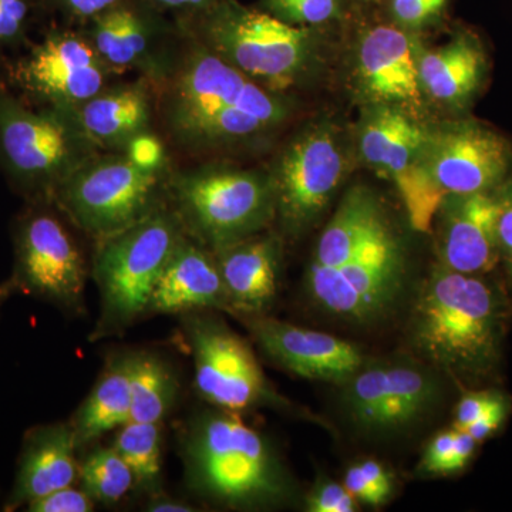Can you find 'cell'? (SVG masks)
I'll use <instances>...</instances> for the list:
<instances>
[{"label": "cell", "mask_w": 512, "mask_h": 512, "mask_svg": "<svg viewBox=\"0 0 512 512\" xmlns=\"http://www.w3.org/2000/svg\"><path fill=\"white\" fill-rule=\"evenodd\" d=\"M406 281L402 235L376 194L352 188L316 244L305 281L309 298L335 318L370 325L396 308Z\"/></svg>", "instance_id": "cell-1"}, {"label": "cell", "mask_w": 512, "mask_h": 512, "mask_svg": "<svg viewBox=\"0 0 512 512\" xmlns=\"http://www.w3.org/2000/svg\"><path fill=\"white\" fill-rule=\"evenodd\" d=\"M188 488L234 510H272L298 497V485L268 437L227 410L192 414L180 436Z\"/></svg>", "instance_id": "cell-2"}, {"label": "cell", "mask_w": 512, "mask_h": 512, "mask_svg": "<svg viewBox=\"0 0 512 512\" xmlns=\"http://www.w3.org/2000/svg\"><path fill=\"white\" fill-rule=\"evenodd\" d=\"M510 319V303L485 275L440 265L420 289L412 339L421 355L451 375L481 380L497 372Z\"/></svg>", "instance_id": "cell-3"}, {"label": "cell", "mask_w": 512, "mask_h": 512, "mask_svg": "<svg viewBox=\"0 0 512 512\" xmlns=\"http://www.w3.org/2000/svg\"><path fill=\"white\" fill-rule=\"evenodd\" d=\"M168 130L183 146L251 140L284 123L288 106L208 47L188 53L164 94Z\"/></svg>", "instance_id": "cell-4"}, {"label": "cell", "mask_w": 512, "mask_h": 512, "mask_svg": "<svg viewBox=\"0 0 512 512\" xmlns=\"http://www.w3.org/2000/svg\"><path fill=\"white\" fill-rule=\"evenodd\" d=\"M184 235L177 214L157 208L133 227L97 242L93 278L100 312L92 340L123 335L147 315L158 276Z\"/></svg>", "instance_id": "cell-5"}, {"label": "cell", "mask_w": 512, "mask_h": 512, "mask_svg": "<svg viewBox=\"0 0 512 512\" xmlns=\"http://www.w3.org/2000/svg\"><path fill=\"white\" fill-rule=\"evenodd\" d=\"M74 111L29 104L0 89V163L29 201L52 202L60 184L93 158Z\"/></svg>", "instance_id": "cell-6"}, {"label": "cell", "mask_w": 512, "mask_h": 512, "mask_svg": "<svg viewBox=\"0 0 512 512\" xmlns=\"http://www.w3.org/2000/svg\"><path fill=\"white\" fill-rule=\"evenodd\" d=\"M205 47L269 92L291 89L311 69L318 29L289 25L265 10L225 0L202 25Z\"/></svg>", "instance_id": "cell-7"}, {"label": "cell", "mask_w": 512, "mask_h": 512, "mask_svg": "<svg viewBox=\"0 0 512 512\" xmlns=\"http://www.w3.org/2000/svg\"><path fill=\"white\" fill-rule=\"evenodd\" d=\"M173 191L185 234L211 252L254 237L276 214L272 178L254 171H195L180 175Z\"/></svg>", "instance_id": "cell-8"}, {"label": "cell", "mask_w": 512, "mask_h": 512, "mask_svg": "<svg viewBox=\"0 0 512 512\" xmlns=\"http://www.w3.org/2000/svg\"><path fill=\"white\" fill-rule=\"evenodd\" d=\"M49 201H29L12 225L13 268L3 285L64 315L84 309L87 266L72 232Z\"/></svg>", "instance_id": "cell-9"}, {"label": "cell", "mask_w": 512, "mask_h": 512, "mask_svg": "<svg viewBox=\"0 0 512 512\" xmlns=\"http://www.w3.org/2000/svg\"><path fill=\"white\" fill-rule=\"evenodd\" d=\"M194 359L195 389L210 406L232 413L289 410L293 404L276 392L247 340L208 311L181 316Z\"/></svg>", "instance_id": "cell-10"}, {"label": "cell", "mask_w": 512, "mask_h": 512, "mask_svg": "<svg viewBox=\"0 0 512 512\" xmlns=\"http://www.w3.org/2000/svg\"><path fill=\"white\" fill-rule=\"evenodd\" d=\"M158 183V171L143 170L127 156L92 158L57 187L52 202L100 242L157 210Z\"/></svg>", "instance_id": "cell-11"}, {"label": "cell", "mask_w": 512, "mask_h": 512, "mask_svg": "<svg viewBox=\"0 0 512 512\" xmlns=\"http://www.w3.org/2000/svg\"><path fill=\"white\" fill-rule=\"evenodd\" d=\"M430 128L399 107L370 106L359 130L365 163L399 191L413 228L430 232L443 192L430 180L426 150Z\"/></svg>", "instance_id": "cell-12"}, {"label": "cell", "mask_w": 512, "mask_h": 512, "mask_svg": "<svg viewBox=\"0 0 512 512\" xmlns=\"http://www.w3.org/2000/svg\"><path fill=\"white\" fill-rule=\"evenodd\" d=\"M336 131L318 124L299 134L279 158L272 184L275 211L289 235L302 234L325 211L346 175Z\"/></svg>", "instance_id": "cell-13"}, {"label": "cell", "mask_w": 512, "mask_h": 512, "mask_svg": "<svg viewBox=\"0 0 512 512\" xmlns=\"http://www.w3.org/2000/svg\"><path fill=\"white\" fill-rule=\"evenodd\" d=\"M426 168L444 197L498 191L512 177V143L480 121H450L430 128Z\"/></svg>", "instance_id": "cell-14"}, {"label": "cell", "mask_w": 512, "mask_h": 512, "mask_svg": "<svg viewBox=\"0 0 512 512\" xmlns=\"http://www.w3.org/2000/svg\"><path fill=\"white\" fill-rule=\"evenodd\" d=\"M109 70L92 43L76 33L55 32L20 57L12 80L30 99L74 111L103 92Z\"/></svg>", "instance_id": "cell-15"}, {"label": "cell", "mask_w": 512, "mask_h": 512, "mask_svg": "<svg viewBox=\"0 0 512 512\" xmlns=\"http://www.w3.org/2000/svg\"><path fill=\"white\" fill-rule=\"evenodd\" d=\"M439 397L433 377L402 363L363 366L345 383L346 413L365 433L389 434L413 426Z\"/></svg>", "instance_id": "cell-16"}, {"label": "cell", "mask_w": 512, "mask_h": 512, "mask_svg": "<svg viewBox=\"0 0 512 512\" xmlns=\"http://www.w3.org/2000/svg\"><path fill=\"white\" fill-rule=\"evenodd\" d=\"M412 32L379 23L366 29L357 43L356 79L370 106L399 107L420 119L424 92L419 55Z\"/></svg>", "instance_id": "cell-17"}, {"label": "cell", "mask_w": 512, "mask_h": 512, "mask_svg": "<svg viewBox=\"0 0 512 512\" xmlns=\"http://www.w3.org/2000/svg\"><path fill=\"white\" fill-rule=\"evenodd\" d=\"M259 348L275 363L305 379L345 384L366 365L355 343L262 315L242 316Z\"/></svg>", "instance_id": "cell-18"}, {"label": "cell", "mask_w": 512, "mask_h": 512, "mask_svg": "<svg viewBox=\"0 0 512 512\" xmlns=\"http://www.w3.org/2000/svg\"><path fill=\"white\" fill-rule=\"evenodd\" d=\"M498 191L447 195L436 214L440 261L461 274L487 275L501 261Z\"/></svg>", "instance_id": "cell-19"}, {"label": "cell", "mask_w": 512, "mask_h": 512, "mask_svg": "<svg viewBox=\"0 0 512 512\" xmlns=\"http://www.w3.org/2000/svg\"><path fill=\"white\" fill-rule=\"evenodd\" d=\"M76 434L70 421L37 424L23 436L12 488L3 511L25 510L37 498L74 485L79 478Z\"/></svg>", "instance_id": "cell-20"}, {"label": "cell", "mask_w": 512, "mask_h": 512, "mask_svg": "<svg viewBox=\"0 0 512 512\" xmlns=\"http://www.w3.org/2000/svg\"><path fill=\"white\" fill-rule=\"evenodd\" d=\"M201 311L231 308L214 254L185 234L158 276L147 313L183 316Z\"/></svg>", "instance_id": "cell-21"}, {"label": "cell", "mask_w": 512, "mask_h": 512, "mask_svg": "<svg viewBox=\"0 0 512 512\" xmlns=\"http://www.w3.org/2000/svg\"><path fill=\"white\" fill-rule=\"evenodd\" d=\"M490 59L481 37L460 29L450 42L419 55V77L424 96L451 110H464L483 92Z\"/></svg>", "instance_id": "cell-22"}, {"label": "cell", "mask_w": 512, "mask_h": 512, "mask_svg": "<svg viewBox=\"0 0 512 512\" xmlns=\"http://www.w3.org/2000/svg\"><path fill=\"white\" fill-rule=\"evenodd\" d=\"M212 254L227 289L231 312L262 315L274 303L281 265L278 239L254 235Z\"/></svg>", "instance_id": "cell-23"}, {"label": "cell", "mask_w": 512, "mask_h": 512, "mask_svg": "<svg viewBox=\"0 0 512 512\" xmlns=\"http://www.w3.org/2000/svg\"><path fill=\"white\" fill-rule=\"evenodd\" d=\"M74 116L94 144L127 147L150 127V97L138 86L103 90L77 107Z\"/></svg>", "instance_id": "cell-24"}, {"label": "cell", "mask_w": 512, "mask_h": 512, "mask_svg": "<svg viewBox=\"0 0 512 512\" xmlns=\"http://www.w3.org/2000/svg\"><path fill=\"white\" fill-rule=\"evenodd\" d=\"M130 353L110 357L92 392L74 412L70 424L77 447L92 446L130 421Z\"/></svg>", "instance_id": "cell-25"}, {"label": "cell", "mask_w": 512, "mask_h": 512, "mask_svg": "<svg viewBox=\"0 0 512 512\" xmlns=\"http://www.w3.org/2000/svg\"><path fill=\"white\" fill-rule=\"evenodd\" d=\"M130 421L163 423L177 402L180 383L164 357L153 352L130 353Z\"/></svg>", "instance_id": "cell-26"}, {"label": "cell", "mask_w": 512, "mask_h": 512, "mask_svg": "<svg viewBox=\"0 0 512 512\" xmlns=\"http://www.w3.org/2000/svg\"><path fill=\"white\" fill-rule=\"evenodd\" d=\"M93 19L92 45L107 66L127 69L146 59L150 29L138 13L117 5Z\"/></svg>", "instance_id": "cell-27"}, {"label": "cell", "mask_w": 512, "mask_h": 512, "mask_svg": "<svg viewBox=\"0 0 512 512\" xmlns=\"http://www.w3.org/2000/svg\"><path fill=\"white\" fill-rule=\"evenodd\" d=\"M113 447L134 476V487L144 493L161 494L163 478V427L161 423L128 421L121 426Z\"/></svg>", "instance_id": "cell-28"}, {"label": "cell", "mask_w": 512, "mask_h": 512, "mask_svg": "<svg viewBox=\"0 0 512 512\" xmlns=\"http://www.w3.org/2000/svg\"><path fill=\"white\" fill-rule=\"evenodd\" d=\"M80 487L96 503H119L134 488V476L116 448L97 447L79 464Z\"/></svg>", "instance_id": "cell-29"}, {"label": "cell", "mask_w": 512, "mask_h": 512, "mask_svg": "<svg viewBox=\"0 0 512 512\" xmlns=\"http://www.w3.org/2000/svg\"><path fill=\"white\" fill-rule=\"evenodd\" d=\"M477 441L466 430L454 429L436 434L424 450L421 473L451 476L461 473L476 453Z\"/></svg>", "instance_id": "cell-30"}, {"label": "cell", "mask_w": 512, "mask_h": 512, "mask_svg": "<svg viewBox=\"0 0 512 512\" xmlns=\"http://www.w3.org/2000/svg\"><path fill=\"white\" fill-rule=\"evenodd\" d=\"M265 12L301 28L319 29L342 18L343 0H262Z\"/></svg>", "instance_id": "cell-31"}, {"label": "cell", "mask_w": 512, "mask_h": 512, "mask_svg": "<svg viewBox=\"0 0 512 512\" xmlns=\"http://www.w3.org/2000/svg\"><path fill=\"white\" fill-rule=\"evenodd\" d=\"M394 25L417 32L439 23L446 16L451 0H383Z\"/></svg>", "instance_id": "cell-32"}, {"label": "cell", "mask_w": 512, "mask_h": 512, "mask_svg": "<svg viewBox=\"0 0 512 512\" xmlns=\"http://www.w3.org/2000/svg\"><path fill=\"white\" fill-rule=\"evenodd\" d=\"M357 504L345 485L328 478H320L306 497L309 512H353L357 511Z\"/></svg>", "instance_id": "cell-33"}, {"label": "cell", "mask_w": 512, "mask_h": 512, "mask_svg": "<svg viewBox=\"0 0 512 512\" xmlns=\"http://www.w3.org/2000/svg\"><path fill=\"white\" fill-rule=\"evenodd\" d=\"M96 501L82 487L59 488L45 497L37 498L25 508L28 512H90Z\"/></svg>", "instance_id": "cell-34"}, {"label": "cell", "mask_w": 512, "mask_h": 512, "mask_svg": "<svg viewBox=\"0 0 512 512\" xmlns=\"http://www.w3.org/2000/svg\"><path fill=\"white\" fill-rule=\"evenodd\" d=\"M504 397V393L490 389L464 393L457 404L454 429L466 430L471 423L480 419L487 410H490Z\"/></svg>", "instance_id": "cell-35"}, {"label": "cell", "mask_w": 512, "mask_h": 512, "mask_svg": "<svg viewBox=\"0 0 512 512\" xmlns=\"http://www.w3.org/2000/svg\"><path fill=\"white\" fill-rule=\"evenodd\" d=\"M29 15V0H0V46L22 39Z\"/></svg>", "instance_id": "cell-36"}, {"label": "cell", "mask_w": 512, "mask_h": 512, "mask_svg": "<svg viewBox=\"0 0 512 512\" xmlns=\"http://www.w3.org/2000/svg\"><path fill=\"white\" fill-rule=\"evenodd\" d=\"M497 239L512 279V177L498 190Z\"/></svg>", "instance_id": "cell-37"}, {"label": "cell", "mask_w": 512, "mask_h": 512, "mask_svg": "<svg viewBox=\"0 0 512 512\" xmlns=\"http://www.w3.org/2000/svg\"><path fill=\"white\" fill-rule=\"evenodd\" d=\"M126 148L128 160L137 167L147 171L160 170L165 151L163 143L153 134L143 133L134 137Z\"/></svg>", "instance_id": "cell-38"}, {"label": "cell", "mask_w": 512, "mask_h": 512, "mask_svg": "<svg viewBox=\"0 0 512 512\" xmlns=\"http://www.w3.org/2000/svg\"><path fill=\"white\" fill-rule=\"evenodd\" d=\"M510 410V400L505 396L503 400H500V402L494 404L490 410H487L480 419L471 423L466 429L467 433L470 434L477 443L490 439L491 436H494V434L501 429L505 419H507L508 414H510Z\"/></svg>", "instance_id": "cell-39"}, {"label": "cell", "mask_w": 512, "mask_h": 512, "mask_svg": "<svg viewBox=\"0 0 512 512\" xmlns=\"http://www.w3.org/2000/svg\"><path fill=\"white\" fill-rule=\"evenodd\" d=\"M343 485H345L346 490L355 498L357 503L370 505V507H379V505L386 503L382 495L377 493L376 488L367 480L359 464H353V466L348 468L345 484Z\"/></svg>", "instance_id": "cell-40"}, {"label": "cell", "mask_w": 512, "mask_h": 512, "mask_svg": "<svg viewBox=\"0 0 512 512\" xmlns=\"http://www.w3.org/2000/svg\"><path fill=\"white\" fill-rule=\"evenodd\" d=\"M359 466L370 484L376 488L377 493L382 495L383 500H389L390 495L393 494L394 481L392 474L386 470V467L380 464L379 461L370 460V458L363 460Z\"/></svg>", "instance_id": "cell-41"}, {"label": "cell", "mask_w": 512, "mask_h": 512, "mask_svg": "<svg viewBox=\"0 0 512 512\" xmlns=\"http://www.w3.org/2000/svg\"><path fill=\"white\" fill-rule=\"evenodd\" d=\"M59 2L80 18H96L100 13L119 5V0H59Z\"/></svg>", "instance_id": "cell-42"}, {"label": "cell", "mask_w": 512, "mask_h": 512, "mask_svg": "<svg viewBox=\"0 0 512 512\" xmlns=\"http://www.w3.org/2000/svg\"><path fill=\"white\" fill-rule=\"evenodd\" d=\"M150 512H194V505L175 498L165 497L163 494L153 495L146 505Z\"/></svg>", "instance_id": "cell-43"}, {"label": "cell", "mask_w": 512, "mask_h": 512, "mask_svg": "<svg viewBox=\"0 0 512 512\" xmlns=\"http://www.w3.org/2000/svg\"><path fill=\"white\" fill-rule=\"evenodd\" d=\"M154 2L160 3V5L168 6V8H200V6L208 5V3L214 2V0H154Z\"/></svg>", "instance_id": "cell-44"}, {"label": "cell", "mask_w": 512, "mask_h": 512, "mask_svg": "<svg viewBox=\"0 0 512 512\" xmlns=\"http://www.w3.org/2000/svg\"><path fill=\"white\" fill-rule=\"evenodd\" d=\"M10 298V293L8 292V289L5 288V285L0 284V311H2V306L5 305V302H8V299Z\"/></svg>", "instance_id": "cell-45"}, {"label": "cell", "mask_w": 512, "mask_h": 512, "mask_svg": "<svg viewBox=\"0 0 512 512\" xmlns=\"http://www.w3.org/2000/svg\"><path fill=\"white\" fill-rule=\"evenodd\" d=\"M356 2H360V3H383V0H356Z\"/></svg>", "instance_id": "cell-46"}]
</instances>
